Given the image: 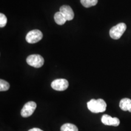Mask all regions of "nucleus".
Instances as JSON below:
<instances>
[{
    "instance_id": "1",
    "label": "nucleus",
    "mask_w": 131,
    "mask_h": 131,
    "mask_svg": "<svg viewBox=\"0 0 131 131\" xmlns=\"http://www.w3.org/2000/svg\"><path fill=\"white\" fill-rule=\"evenodd\" d=\"M88 109L92 113L103 112L106 111L107 104L105 101L99 98L98 100L92 99L87 103Z\"/></svg>"
},
{
    "instance_id": "2",
    "label": "nucleus",
    "mask_w": 131,
    "mask_h": 131,
    "mask_svg": "<svg viewBox=\"0 0 131 131\" xmlns=\"http://www.w3.org/2000/svg\"><path fill=\"white\" fill-rule=\"evenodd\" d=\"M126 29V25L123 23L114 26L109 31V35L114 40H118L121 38Z\"/></svg>"
},
{
    "instance_id": "3",
    "label": "nucleus",
    "mask_w": 131,
    "mask_h": 131,
    "mask_svg": "<svg viewBox=\"0 0 131 131\" xmlns=\"http://www.w3.org/2000/svg\"><path fill=\"white\" fill-rule=\"evenodd\" d=\"M26 62L30 66L35 68H40L42 67L45 63V60L43 57L40 55L34 54L30 55L26 59Z\"/></svg>"
},
{
    "instance_id": "4",
    "label": "nucleus",
    "mask_w": 131,
    "mask_h": 131,
    "mask_svg": "<svg viewBox=\"0 0 131 131\" xmlns=\"http://www.w3.org/2000/svg\"><path fill=\"white\" fill-rule=\"evenodd\" d=\"M42 38V34L40 30L35 29L28 32L26 37L27 42L30 44L37 43Z\"/></svg>"
},
{
    "instance_id": "5",
    "label": "nucleus",
    "mask_w": 131,
    "mask_h": 131,
    "mask_svg": "<svg viewBox=\"0 0 131 131\" xmlns=\"http://www.w3.org/2000/svg\"><path fill=\"white\" fill-rule=\"evenodd\" d=\"M37 108V104L34 101H29L26 103L21 109V115L23 117H29L34 114Z\"/></svg>"
},
{
    "instance_id": "6",
    "label": "nucleus",
    "mask_w": 131,
    "mask_h": 131,
    "mask_svg": "<svg viewBox=\"0 0 131 131\" xmlns=\"http://www.w3.org/2000/svg\"><path fill=\"white\" fill-rule=\"evenodd\" d=\"M68 81L66 79H63V78L55 80L51 83V87L52 89L58 91H65V90L68 89Z\"/></svg>"
},
{
    "instance_id": "7",
    "label": "nucleus",
    "mask_w": 131,
    "mask_h": 131,
    "mask_svg": "<svg viewBox=\"0 0 131 131\" xmlns=\"http://www.w3.org/2000/svg\"><path fill=\"white\" fill-rule=\"evenodd\" d=\"M101 122L105 125L107 126H118L120 122L119 119L117 117L112 118L109 115L105 114L101 117Z\"/></svg>"
},
{
    "instance_id": "8",
    "label": "nucleus",
    "mask_w": 131,
    "mask_h": 131,
    "mask_svg": "<svg viewBox=\"0 0 131 131\" xmlns=\"http://www.w3.org/2000/svg\"><path fill=\"white\" fill-rule=\"evenodd\" d=\"M60 12L63 15L67 21L72 20L74 18V12L69 6L67 5L62 6L60 9Z\"/></svg>"
},
{
    "instance_id": "9",
    "label": "nucleus",
    "mask_w": 131,
    "mask_h": 131,
    "mask_svg": "<svg viewBox=\"0 0 131 131\" xmlns=\"http://www.w3.org/2000/svg\"><path fill=\"white\" fill-rule=\"evenodd\" d=\"M119 106L122 110L131 112V100L129 98H124L121 100Z\"/></svg>"
},
{
    "instance_id": "10",
    "label": "nucleus",
    "mask_w": 131,
    "mask_h": 131,
    "mask_svg": "<svg viewBox=\"0 0 131 131\" xmlns=\"http://www.w3.org/2000/svg\"><path fill=\"white\" fill-rule=\"evenodd\" d=\"M54 20H55V23L57 24H58V25H63L67 21L64 16H63V15L60 12H57L55 14V15H54Z\"/></svg>"
},
{
    "instance_id": "11",
    "label": "nucleus",
    "mask_w": 131,
    "mask_h": 131,
    "mask_svg": "<svg viewBox=\"0 0 131 131\" xmlns=\"http://www.w3.org/2000/svg\"><path fill=\"white\" fill-rule=\"evenodd\" d=\"M61 131H78V129L74 124L66 123L61 127Z\"/></svg>"
},
{
    "instance_id": "12",
    "label": "nucleus",
    "mask_w": 131,
    "mask_h": 131,
    "mask_svg": "<svg viewBox=\"0 0 131 131\" xmlns=\"http://www.w3.org/2000/svg\"><path fill=\"white\" fill-rule=\"evenodd\" d=\"M80 1L81 4L86 8L95 6L98 3V0H80Z\"/></svg>"
},
{
    "instance_id": "13",
    "label": "nucleus",
    "mask_w": 131,
    "mask_h": 131,
    "mask_svg": "<svg viewBox=\"0 0 131 131\" xmlns=\"http://www.w3.org/2000/svg\"><path fill=\"white\" fill-rule=\"evenodd\" d=\"M9 88L10 85L8 82L3 79L0 80V91H6L9 90Z\"/></svg>"
},
{
    "instance_id": "14",
    "label": "nucleus",
    "mask_w": 131,
    "mask_h": 131,
    "mask_svg": "<svg viewBox=\"0 0 131 131\" xmlns=\"http://www.w3.org/2000/svg\"><path fill=\"white\" fill-rule=\"evenodd\" d=\"M7 22V18L4 14H0V27L2 28L6 26Z\"/></svg>"
},
{
    "instance_id": "15",
    "label": "nucleus",
    "mask_w": 131,
    "mask_h": 131,
    "mask_svg": "<svg viewBox=\"0 0 131 131\" xmlns=\"http://www.w3.org/2000/svg\"><path fill=\"white\" fill-rule=\"evenodd\" d=\"M29 131H43V130L39 128H36V127H35V128H32L30 129V130H29Z\"/></svg>"
}]
</instances>
